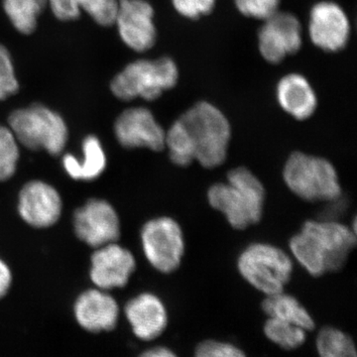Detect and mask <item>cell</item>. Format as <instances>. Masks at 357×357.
Returning a JSON list of instances; mask_svg holds the SVG:
<instances>
[{
    "label": "cell",
    "instance_id": "d6986e66",
    "mask_svg": "<svg viewBox=\"0 0 357 357\" xmlns=\"http://www.w3.org/2000/svg\"><path fill=\"white\" fill-rule=\"evenodd\" d=\"M48 4L58 20H77L84 10L102 26L114 24L119 8V0H49Z\"/></svg>",
    "mask_w": 357,
    "mask_h": 357
},
{
    "label": "cell",
    "instance_id": "f546056e",
    "mask_svg": "<svg viewBox=\"0 0 357 357\" xmlns=\"http://www.w3.org/2000/svg\"><path fill=\"white\" fill-rule=\"evenodd\" d=\"M217 0H172L174 8L183 17L199 20L213 10Z\"/></svg>",
    "mask_w": 357,
    "mask_h": 357
},
{
    "label": "cell",
    "instance_id": "603a6c76",
    "mask_svg": "<svg viewBox=\"0 0 357 357\" xmlns=\"http://www.w3.org/2000/svg\"><path fill=\"white\" fill-rule=\"evenodd\" d=\"M49 0H3V8L14 27L22 34H31L37 18Z\"/></svg>",
    "mask_w": 357,
    "mask_h": 357
},
{
    "label": "cell",
    "instance_id": "5b68a950",
    "mask_svg": "<svg viewBox=\"0 0 357 357\" xmlns=\"http://www.w3.org/2000/svg\"><path fill=\"white\" fill-rule=\"evenodd\" d=\"M178 70L172 59L138 60L126 66L112 79L110 89L122 100L141 98L154 100L178 83Z\"/></svg>",
    "mask_w": 357,
    "mask_h": 357
},
{
    "label": "cell",
    "instance_id": "7a4b0ae2",
    "mask_svg": "<svg viewBox=\"0 0 357 357\" xmlns=\"http://www.w3.org/2000/svg\"><path fill=\"white\" fill-rule=\"evenodd\" d=\"M208 199L234 229H245L261 220L265 189L255 174L248 168L237 167L227 174V183L211 185Z\"/></svg>",
    "mask_w": 357,
    "mask_h": 357
},
{
    "label": "cell",
    "instance_id": "484cf974",
    "mask_svg": "<svg viewBox=\"0 0 357 357\" xmlns=\"http://www.w3.org/2000/svg\"><path fill=\"white\" fill-rule=\"evenodd\" d=\"M20 160V147L15 136L6 126H0V181L14 175Z\"/></svg>",
    "mask_w": 357,
    "mask_h": 357
},
{
    "label": "cell",
    "instance_id": "f1b7e54d",
    "mask_svg": "<svg viewBox=\"0 0 357 357\" xmlns=\"http://www.w3.org/2000/svg\"><path fill=\"white\" fill-rule=\"evenodd\" d=\"M239 13L246 17L265 20L278 11L280 0H234Z\"/></svg>",
    "mask_w": 357,
    "mask_h": 357
},
{
    "label": "cell",
    "instance_id": "6da1fadb",
    "mask_svg": "<svg viewBox=\"0 0 357 357\" xmlns=\"http://www.w3.org/2000/svg\"><path fill=\"white\" fill-rule=\"evenodd\" d=\"M356 243V230L333 220H307L290 241L296 261L312 276L342 269Z\"/></svg>",
    "mask_w": 357,
    "mask_h": 357
},
{
    "label": "cell",
    "instance_id": "d4e9b609",
    "mask_svg": "<svg viewBox=\"0 0 357 357\" xmlns=\"http://www.w3.org/2000/svg\"><path fill=\"white\" fill-rule=\"evenodd\" d=\"M165 146L175 165L187 167L195 161L194 149L180 121L174 122L166 132Z\"/></svg>",
    "mask_w": 357,
    "mask_h": 357
},
{
    "label": "cell",
    "instance_id": "ac0fdd59",
    "mask_svg": "<svg viewBox=\"0 0 357 357\" xmlns=\"http://www.w3.org/2000/svg\"><path fill=\"white\" fill-rule=\"evenodd\" d=\"M277 100L284 112L298 121H306L316 112L318 98L309 81L299 74H289L277 84Z\"/></svg>",
    "mask_w": 357,
    "mask_h": 357
},
{
    "label": "cell",
    "instance_id": "ba28073f",
    "mask_svg": "<svg viewBox=\"0 0 357 357\" xmlns=\"http://www.w3.org/2000/svg\"><path fill=\"white\" fill-rule=\"evenodd\" d=\"M141 243L148 262L161 273L176 271L185 253L182 227L172 218L150 220L141 230Z\"/></svg>",
    "mask_w": 357,
    "mask_h": 357
},
{
    "label": "cell",
    "instance_id": "2e32d148",
    "mask_svg": "<svg viewBox=\"0 0 357 357\" xmlns=\"http://www.w3.org/2000/svg\"><path fill=\"white\" fill-rule=\"evenodd\" d=\"M124 312L134 335L143 342L156 340L168 328V310L153 293H141L129 300Z\"/></svg>",
    "mask_w": 357,
    "mask_h": 357
},
{
    "label": "cell",
    "instance_id": "ffe728a7",
    "mask_svg": "<svg viewBox=\"0 0 357 357\" xmlns=\"http://www.w3.org/2000/svg\"><path fill=\"white\" fill-rule=\"evenodd\" d=\"M262 311L268 318L281 319L312 332L316 323L309 311L294 296L284 292L265 296L261 304Z\"/></svg>",
    "mask_w": 357,
    "mask_h": 357
},
{
    "label": "cell",
    "instance_id": "52a82bcc",
    "mask_svg": "<svg viewBox=\"0 0 357 357\" xmlns=\"http://www.w3.org/2000/svg\"><path fill=\"white\" fill-rule=\"evenodd\" d=\"M18 143L28 149H44L59 155L67 144L68 128L63 117L42 105L15 110L8 119Z\"/></svg>",
    "mask_w": 357,
    "mask_h": 357
},
{
    "label": "cell",
    "instance_id": "9a60e30c",
    "mask_svg": "<svg viewBox=\"0 0 357 357\" xmlns=\"http://www.w3.org/2000/svg\"><path fill=\"white\" fill-rule=\"evenodd\" d=\"M62 199L55 188L32 181L22 188L18 201L20 217L31 227L44 229L55 225L62 213Z\"/></svg>",
    "mask_w": 357,
    "mask_h": 357
},
{
    "label": "cell",
    "instance_id": "83f0119b",
    "mask_svg": "<svg viewBox=\"0 0 357 357\" xmlns=\"http://www.w3.org/2000/svg\"><path fill=\"white\" fill-rule=\"evenodd\" d=\"M20 84L14 74L13 59L6 47L0 45V100L17 93Z\"/></svg>",
    "mask_w": 357,
    "mask_h": 357
},
{
    "label": "cell",
    "instance_id": "8fae6325",
    "mask_svg": "<svg viewBox=\"0 0 357 357\" xmlns=\"http://www.w3.org/2000/svg\"><path fill=\"white\" fill-rule=\"evenodd\" d=\"M114 24L122 41L134 51L150 50L156 43L154 9L145 0H119Z\"/></svg>",
    "mask_w": 357,
    "mask_h": 357
},
{
    "label": "cell",
    "instance_id": "7c38bea8",
    "mask_svg": "<svg viewBox=\"0 0 357 357\" xmlns=\"http://www.w3.org/2000/svg\"><path fill=\"white\" fill-rule=\"evenodd\" d=\"M310 37L312 43L326 52L342 51L349 43L351 24L344 9L332 1H321L310 13Z\"/></svg>",
    "mask_w": 357,
    "mask_h": 357
},
{
    "label": "cell",
    "instance_id": "4dcf8cb0",
    "mask_svg": "<svg viewBox=\"0 0 357 357\" xmlns=\"http://www.w3.org/2000/svg\"><path fill=\"white\" fill-rule=\"evenodd\" d=\"M13 282L10 269L3 260L0 259V299L8 292Z\"/></svg>",
    "mask_w": 357,
    "mask_h": 357
},
{
    "label": "cell",
    "instance_id": "1f68e13d",
    "mask_svg": "<svg viewBox=\"0 0 357 357\" xmlns=\"http://www.w3.org/2000/svg\"><path fill=\"white\" fill-rule=\"evenodd\" d=\"M138 357H178V356L170 347L158 345L143 351Z\"/></svg>",
    "mask_w": 357,
    "mask_h": 357
},
{
    "label": "cell",
    "instance_id": "44dd1931",
    "mask_svg": "<svg viewBox=\"0 0 357 357\" xmlns=\"http://www.w3.org/2000/svg\"><path fill=\"white\" fill-rule=\"evenodd\" d=\"M84 158L79 161L74 155L63 158L66 172L75 180L91 181L102 175L107 166V156L100 141L96 136H88L83 142Z\"/></svg>",
    "mask_w": 357,
    "mask_h": 357
},
{
    "label": "cell",
    "instance_id": "5bb4252c",
    "mask_svg": "<svg viewBox=\"0 0 357 357\" xmlns=\"http://www.w3.org/2000/svg\"><path fill=\"white\" fill-rule=\"evenodd\" d=\"M91 261V281L103 291L124 287L136 268L132 253L115 243L96 248Z\"/></svg>",
    "mask_w": 357,
    "mask_h": 357
},
{
    "label": "cell",
    "instance_id": "277c9868",
    "mask_svg": "<svg viewBox=\"0 0 357 357\" xmlns=\"http://www.w3.org/2000/svg\"><path fill=\"white\" fill-rule=\"evenodd\" d=\"M283 178L289 190L304 201L331 203L342 198L337 170L321 157L294 152L284 166Z\"/></svg>",
    "mask_w": 357,
    "mask_h": 357
},
{
    "label": "cell",
    "instance_id": "8992f818",
    "mask_svg": "<svg viewBox=\"0 0 357 357\" xmlns=\"http://www.w3.org/2000/svg\"><path fill=\"white\" fill-rule=\"evenodd\" d=\"M239 273L265 296L283 292L293 273V260L281 248L256 243L243 249L237 259Z\"/></svg>",
    "mask_w": 357,
    "mask_h": 357
},
{
    "label": "cell",
    "instance_id": "30bf717a",
    "mask_svg": "<svg viewBox=\"0 0 357 357\" xmlns=\"http://www.w3.org/2000/svg\"><path fill=\"white\" fill-rule=\"evenodd\" d=\"M302 26L294 14L279 13L264 20L258 33L260 54L268 63L279 64L302 47Z\"/></svg>",
    "mask_w": 357,
    "mask_h": 357
},
{
    "label": "cell",
    "instance_id": "cb8c5ba5",
    "mask_svg": "<svg viewBox=\"0 0 357 357\" xmlns=\"http://www.w3.org/2000/svg\"><path fill=\"white\" fill-rule=\"evenodd\" d=\"M263 333L270 342L284 351H296L306 344L309 332L287 321L268 318L263 326Z\"/></svg>",
    "mask_w": 357,
    "mask_h": 357
},
{
    "label": "cell",
    "instance_id": "4316f807",
    "mask_svg": "<svg viewBox=\"0 0 357 357\" xmlns=\"http://www.w3.org/2000/svg\"><path fill=\"white\" fill-rule=\"evenodd\" d=\"M194 357H248L237 345L218 340H204L195 347Z\"/></svg>",
    "mask_w": 357,
    "mask_h": 357
},
{
    "label": "cell",
    "instance_id": "9c48e42d",
    "mask_svg": "<svg viewBox=\"0 0 357 357\" xmlns=\"http://www.w3.org/2000/svg\"><path fill=\"white\" fill-rule=\"evenodd\" d=\"M74 229L79 241L98 248L116 243L121 222L114 206L105 199H91L74 215Z\"/></svg>",
    "mask_w": 357,
    "mask_h": 357
},
{
    "label": "cell",
    "instance_id": "e0dca14e",
    "mask_svg": "<svg viewBox=\"0 0 357 357\" xmlns=\"http://www.w3.org/2000/svg\"><path fill=\"white\" fill-rule=\"evenodd\" d=\"M77 324L91 333L109 332L117 325L119 307L114 297L102 289L82 293L74 306Z\"/></svg>",
    "mask_w": 357,
    "mask_h": 357
},
{
    "label": "cell",
    "instance_id": "3957f363",
    "mask_svg": "<svg viewBox=\"0 0 357 357\" xmlns=\"http://www.w3.org/2000/svg\"><path fill=\"white\" fill-rule=\"evenodd\" d=\"M194 149L195 160L204 168L225 163L231 138L229 119L210 102H201L178 117Z\"/></svg>",
    "mask_w": 357,
    "mask_h": 357
},
{
    "label": "cell",
    "instance_id": "4fadbf2b",
    "mask_svg": "<svg viewBox=\"0 0 357 357\" xmlns=\"http://www.w3.org/2000/svg\"><path fill=\"white\" fill-rule=\"evenodd\" d=\"M117 140L126 148H148L161 151L165 147L166 131L153 114L145 107L124 110L114 124Z\"/></svg>",
    "mask_w": 357,
    "mask_h": 357
},
{
    "label": "cell",
    "instance_id": "7402d4cb",
    "mask_svg": "<svg viewBox=\"0 0 357 357\" xmlns=\"http://www.w3.org/2000/svg\"><path fill=\"white\" fill-rule=\"evenodd\" d=\"M316 349L319 357H357L351 335L335 326H324L319 331Z\"/></svg>",
    "mask_w": 357,
    "mask_h": 357
}]
</instances>
